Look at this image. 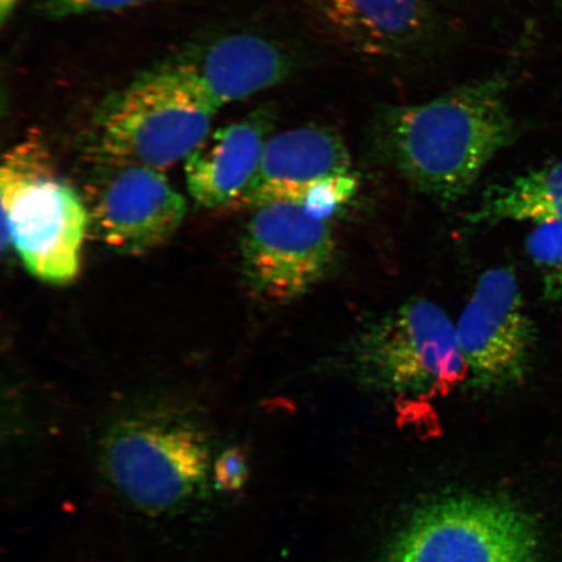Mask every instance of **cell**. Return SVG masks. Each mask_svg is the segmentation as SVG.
<instances>
[{
	"label": "cell",
	"mask_w": 562,
	"mask_h": 562,
	"mask_svg": "<svg viewBox=\"0 0 562 562\" xmlns=\"http://www.w3.org/2000/svg\"><path fill=\"white\" fill-rule=\"evenodd\" d=\"M3 234L33 277L66 284L80 271L89 214L80 195L53 173L2 199Z\"/></svg>",
	"instance_id": "obj_8"
},
{
	"label": "cell",
	"mask_w": 562,
	"mask_h": 562,
	"mask_svg": "<svg viewBox=\"0 0 562 562\" xmlns=\"http://www.w3.org/2000/svg\"><path fill=\"white\" fill-rule=\"evenodd\" d=\"M357 189L358 179L355 172L335 176L314 188L302 205L316 217L328 221L353 199Z\"/></svg>",
	"instance_id": "obj_17"
},
{
	"label": "cell",
	"mask_w": 562,
	"mask_h": 562,
	"mask_svg": "<svg viewBox=\"0 0 562 562\" xmlns=\"http://www.w3.org/2000/svg\"><path fill=\"white\" fill-rule=\"evenodd\" d=\"M329 32L353 50L398 58L422 50L438 32L427 0H308Z\"/></svg>",
	"instance_id": "obj_12"
},
{
	"label": "cell",
	"mask_w": 562,
	"mask_h": 562,
	"mask_svg": "<svg viewBox=\"0 0 562 562\" xmlns=\"http://www.w3.org/2000/svg\"><path fill=\"white\" fill-rule=\"evenodd\" d=\"M508 83L507 76L496 74L425 103L383 105L372 121V145L418 192L459 201L490 161L515 143Z\"/></svg>",
	"instance_id": "obj_2"
},
{
	"label": "cell",
	"mask_w": 562,
	"mask_h": 562,
	"mask_svg": "<svg viewBox=\"0 0 562 562\" xmlns=\"http://www.w3.org/2000/svg\"><path fill=\"white\" fill-rule=\"evenodd\" d=\"M19 0H0V23L5 24L15 11Z\"/></svg>",
	"instance_id": "obj_19"
},
{
	"label": "cell",
	"mask_w": 562,
	"mask_h": 562,
	"mask_svg": "<svg viewBox=\"0 0 562 562\" xmlns=\"http://www.w3.org/2000/svg\"><path fill=\"white\" fill-rule=\"evenodd\" d=\"M353 363L364 383L402 397L445 396L468 383L456 327L426 299L407 301L364 328Z\"/></svg>",
	"instance_id": "obj_4"
},
{
	"label": "cell",
	"mask_w": 562,
	"mask_h": 562,
	"mask_svg": "<svg viewBox=\"0 0 562 562\" xmlns=\"http://www.w3.org/2000/svg\"><path fill=\"white\" fill-rule=\"evenodd\" d=\"M243 270L258 296L288 302L318 285L336 261L331 227L301 203L257 207L241 240Z\"/></svg>",
	"instance_id": "obj_6"
},
{
	"label": "cell",
	"mask_w": 562,
	"mask_h": 562,
	"mask_svg": "<svg viewBox=\"0 0 562 562\" xmlns=\"http://www.w3.org/2000/svg\"><path fill=\"white\" fill-rule=\"evenodd\" d=\"M150 0H41L40 10L50 19H66L87 13L130 9Z\"/></svg>",
	"instance_id": "obj_18"
},
{
	"label": "cell",
	"mask_w": 562,
	"mask_h": 562,
	"mask_svg": "<svg viewBox=\"0 0 562 562\" xmlns=\"http://www.w3.org/2000/svg\"><path fill=\"white\" fill-rule=\"evenodd\" d=\"M214 115L178 83L150 69L101 105L94 149L115 167L164 171L191 157L210 135Z\"/></svg>",
	"instance_id": "obj_5"
},
{
	"label": "cell",
	"mask_w": 562,
	"mask_h": 562,
	"mask_svg": "<svg viewBox=\"0 0 562 562\" xmlns=\"http://www.w3.org/2000/svg\"><path fill=\"white\" fill-rule=\"evenodd\" d=\"M525 249L542 279L544 300L562 304V223L537 224Z\"/></svg>",
	"instance_id": "obj_16"
},
{
	"label": "cell",
	"mask_w": 562,
	"mask_h": 562,
	"mask_svg": "<svg viewBox=\"0 0 562 562\" xmlns=\"http://www.w3.org/2000/svg\"><path fill=\"white\" fill-rule=\"evenodd\" d=\"M350 172V154L339 133L328 126H300L267 140L256 178L241 201L252 209L277 202L302 205L323 181Z\"/></svg>",
	"instance_id": "obj_11"
},
{
	"label": "cell",
	"mask_w": 562,
	"mask_h": 562,
	"mask_svg": "<svg viewBox=\"0 0 562 562\" xmlns=\"http://www.w3.org/2000/svg\"><path fill=\"white\" fill-rule=\"evenodd\" d=\"M81 452L103 516L133 540L199 542L240 510L252 482L240 438L173 407L123 413Z\"/></svg>",
	"instance_id": "obj_1"
},
{
	"label": "cell",
	"mask_w": 562,
	"mask_h": 562,
	"mask_svg": "<svg viewBox=\"0 0 562 562\" xmlns=\"http://www.w3.org/2000/svg\"><path fill=\"white\" fill-rule=\"evenodd\" d=\"M276 122L277 111L269 104L211 133L186 160L187 184L194 201L220 209L241 200L256 178Z\"/></svg>",
	"instance_id": "obj_13"
},
{
	"label": "cell",
	"mask_w": 562,
	"mask_h": 562,
	"mask_svg": "<svg viewBox=\"0 0 562 562\" xmlns=\"http://www.w3.org/2000/svg\"><path fill=\"white\" fill-rule=\"evenodd\" d=\"M187 214L184 196L164 171L121 166L98 193L93 221L102 240L124 255H143L165 244Z\"/></svg>",
	"instance_id": "obj_10"
},
{
	"label": "cell",
	"mask_w": 562,
	"mask_h": 562,
	"mask_svg": "<svg viewBox=\"0 0 562 562\" xmlns=\"http://www.w3.org/2000/svg\"><path fill=\"white\" fill-rule=\"evenodd\" d=\"M470 222L562 223V161L532 170L484 192Z\"/></svg>",
	"instance_id": "obj_14"
},
{
	"label": "cell",
	"mask_w": 562,
	"mask_h": 562,
	"mask_svg": "<svg viewBox=\"0 0 562 562\" xmlns=\"http://www.w3.org/2000/svg\"><path fill=\"white\" fill-rule=\"evenodd\" d=\"M456 333L472 389L495 392L525 382L536 348V329L510 267L483 273Z\"/></svg>",
	"instance_id": "obj_7"
},
{
	"label": "cell",
	"mask_w": 562,
	"mask_h": 562,
	"mask_svg": "<svg viewBox=\"0 0 562 562\" xmlns=\"http://www.w3.org/2000/svg\"><path fill=\"white\" fill-rule=\"evenodd\" d=\"M293 60L277 42L236 33L181 48L154 67L216 114L278 86L291 75Z\"/></svg>",
	"instance_id": "obj_9"
},
{
	"label": "cell",
	"mask_w": 562,
	"mask_h": 562,
	"mask_svg": "<svg viewBox=\"0 0 562 562\" xmlns=\"http://www.w3.org/2000/svg\"><path fill=\"white\" fill-rule=\"evenodd\" d=\"M34 562H159L109 522H91L55 542ZM166 562V561H161Z\"/></svg>",
	"instance_id": "obj_15"
},
{
	"label": "cell",
	"mask_w": 562,
	"mask_h": 562,
	"mask_svg": "<svg viewBox=\"0 0 562 562\" xmlns=\"http://www.w3.org/2000/svg\"><path fill=\"white\" fill-rule=\"evenodd\" d=\"M385 562H542V533L508 498L446 496L409 519Z\"/></svg>",
	"instance_id": "obj_3"
}]
</instances>
